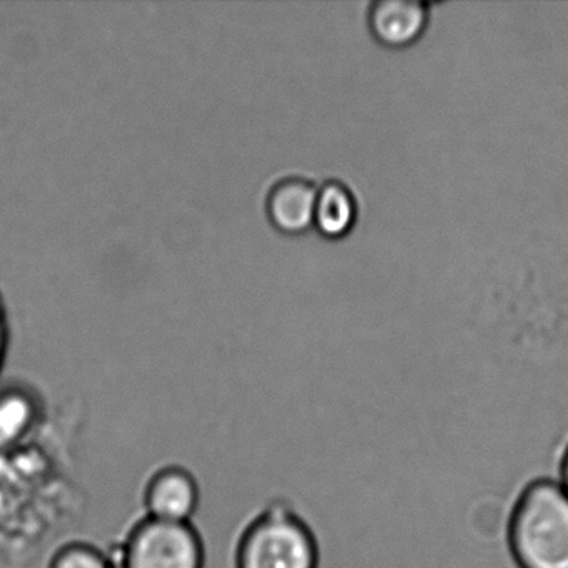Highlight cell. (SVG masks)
<instances>
[{
	"label": "cell",
	"instance_id": "cell-10",
	"mask_svg": "<svg viewBox=\"0 0 568 568\" xmlns=\"http://www.w3.org/2000/svg\"><path fill=\"white\" fill-rule=\"evenodd\" d=\"M6 354H8V321H6V308L0 298V372L4 367Z\"/></svg>",
	"mask_w": 568,
	"mask_h": 568
},
{
	"label": "cell",
	"instance_id": "cell-4",
	"mask_svg": "<svg viewBox=\"0 0 568 568\" xmlns=\"http://www.w3.org/2000/svg\"><path fill=\"white\" fill-rule=\"evenodd\" d=\"M142 515L165 521H192L201 505V485L191 468L162 464L142 485Z\"/></svg>",
	"mask_w": 568,
	"mask_h": 568
},
{
	"label": "cell",
	"instance_id": "cell-5",
	"mask_svg": "<svg viewBox=\"0 0 568 568\" xmlns=\"http://www.w3.org/2000/svg\"><path fill=\"white\" fill-rule=\"evenodd\" d=\"M432 6L418 0H375L367 12L372 38L387 49H407L420 41Z\"/></svg>",
	"mask_w": 568,
	"mask_h": 568
},
{
	"label": "cell",
	"instance_id": "cell-2",
	"mask_svg": "<svg viewBox=\"0 0 568 568\" xmlns=\"http://www.w3.org/2000/svg\"><path fill=\"white\" fill-rule=\"evenodd\" d=\"M508 544L520 568H568V494L558 478H538L521 491Z\"/></svg>",
	"mask_w": 568,
	"mask_h": 568
},
{
	"label": "cell",
	"instance_id": "cell-3",
	"mask_svg": "<svg viewBox=\"0 0 568 568\" xmlns=\"http://www.w3.org/2000/svg\"><path fill=\"white\" fill-rule=\"evenodd\" d=\"M115 568H205V545L192 521L139 515L111 547Z\"/></svg>",
	"mask_w": 568,
	"mask_h": 568
},
{
	"label": "cell",
	"instance_id": "cell-9",
	"mask_svg": "<svg viewBox=\"0 0 568 568\" xmlns=\"http://www.w3.org/2000/svg\"><path fill=\"white\" fill-rule=\"evenodd\" d=\"M31 414V402L21 392H0V448L22 437Z\"/></svg>",
	"mask_w": 568,
	"mask_h": 568
},
{
	"label": "cell",
	"instance_id": "cell-8",
	"mask_svg": "<svg viewBox=\"0 0 568 568\" xmlns=\"http://www.w3.org/2000/svg\"><path fill=\"white\" fill-rule=\"evenodd\" d=\"M48 568H115L111 548L85 538H72L55 547Z\"/></svg>",
	"mask_w": 568,
	"mask_h": 568
},
{
	"label": "cell",
	"instance_id": "cell-7",
	"mask_svg": "<svg viewBox=\"0 0 568 568\" xmlns=\"http://www.w3.org/2000/svg\"><path fill=\"white\" fill-rule=\"evenodd\" d=\"M358 204L354 192L341 181H328L317 189L314 227L324 237H347L357 224Z\"/></svg>",
	"mask_w": 568,
	"mask_h": 568
},
{
	"label": "cell",
	"instance_id": "cell-1",
	"mask_svg": "<svg viewBox=\"0 0 568 568\" xmlns=\"http://www.w3.org/2000/svg\"><path fill=\"white\" fill-rule=\"evenodd\" d=\"M234 568H321V544L304 515L284 498L255 508L235 531Z\"/></svg>",
	"mask_w": 568,
	"mask_h": 568
},
{
	"label": "cell",
	"instance_id": "cell-11",
	"mask_svg": "<svg viewBox=\"0 0 568 568\" xmlns=\"http://www.w3.org/2000/svg\"><path fill=\"white\" fill-rule=\"evenodd\" d=\"M558 481H560L561 488L568 494V448L565 452L564 458H561L560 470H558Z\"/></svg>",
	"mask_w": 568,
	"mask_h": 568
},
{
	"label": "cell",
	"instance_id": "cell-6",
	"mask_svg": "<svg viewBox=\"0 0 568 568\" xmlns=\"http://www.w3.org/2000/svg\"><path fill=\"white\" fill-rule=\"evenodd\" d=\"M317 185L307 179L292 178L272 189L268 195V217L278 231L301 234L314 225Z\"/></svg>",
	"mask_w": 568,
	"mask_h": 568
}]
</instances>
